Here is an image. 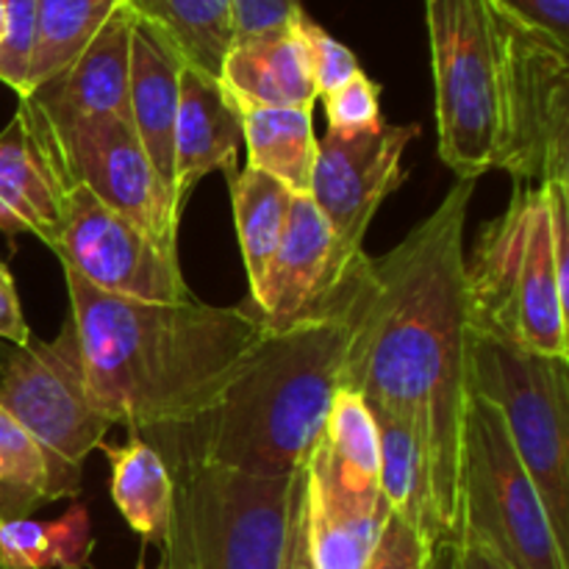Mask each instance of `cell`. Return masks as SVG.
Returning <instances> with one entry per match:
<instances>
[{
  "label": "cell",
  "instance_id": "cell-14",
  "mask_svg": "<svg viewBox=\"0 0 569 569\" xmlns=\"http://www.w3.org/2000/svg\"><path fill=\"white\" fill-rule=\"evenodd\" d=\"M72 187L42 109L26 94L14 120L0 131V231L33 233L50 248Z\"/></svg>",
  "mask_w": 569,
  "mask_h": 569
},
{
  "label": "cell",
  "instance_id": "cell-39",
  "mask_svg": "<svg viewBox=\"0 0 569 569\" xmlns=\"http://www.w3.org/2000/svg\"><path fill=\"white\" fill-rule=\"evenodd\" d=\"M426 569H456V539H439L428 553Z\"/></svg>",
  "mask_w": 569,
  "mask_h": 569
},
{
  "label": "cell",
  "instance_id": "cell-16",
  "mask_svg": "<svg viewBox=\"0 0 569 569\" xmlns=\"http://www.w3.org/2000/svg\"><path fill=\"white\" fill-rule=\"evenodd\" d=\"M242 148V111L220 83V78L183 64L172 153V200L183 211L192 189L211 170L237 178V156Z\"/></svg>",
  "mask_w": 569,
  "mask_h": 569
},
{
  "label": "cell",
  "instance_id": "cell-42",
  "mask_svg": "<svg viewBox=\"0 0 569 569\" xmlns=\"http://www.w3.org/2000/svg\"><path fill=\"white\" fill-rule=\"evenodd\" d=\"M159 569H167V567H164V565H161V567H159Z\"/></svg>",
  "mask_w": 569,
  "mask_h": 569
},
{
  "label": "cell",
  "instance_id": "cell-37",
  "mask_svg": "<svg viewBox=\"0 0 569 569\" xmlns=\"http://www.w3.org/2000/svg\"><path fill=\"white\" fill-rule=\"evenodd\" d=\"M0 339L11 342L14 348H26L31 342V328L22 317L14 278H11L9 267L3 261H0Z\"/></svg>",
  "mask_w": 569,
  "mask_h": 569
},
{
  "label": "cell",
  "instance_id": "cell-7",
  "mask_svg": "<svg viewBox=\"0 0 569 569\" xmlns=\"http://www.w3.org/2000/svg\"><path fill=\"white\" fill-rule=\"evenodd\" d=\"M433 70L439 159L478 181L498 170L500 42L489 0H422Z\"/></svg>",
  "mask_w": 569,
  "mask_h": 569
},
{
  "label": "cell",
  "instance_id": "cell-20",
  "mask_svg": "<svg viewBox=\"0 0 569 569\" xmlns=\"http://www.w3.org/2000/svg\"><path fill=\"white\" fill-rule=\"evenodd\" d=\"M220 83L239 111L315 109L317 100L295 26L233 39L220 67Z\"/></svg>",
  "mask_w": 569,
  "mask_h": 569
},
{
  "label": "cell",
  "instance_id": "cell-31",
  "mask_svg": "<svg viewBox=\"0 0 569 569\" xmlns=\"http://www.w3.org/2000/svg\"><path fill=\"white\" fill-rule=\"evenodd\" d=\"M328 114V133L337 137H359L383 126L381 120V83L367 72H359L333 92L322 94Z\"/></svg>",
  "mask_w": 569,
  "mask_h": 569
},
{
  "label": "cell",
  "instance_id": "cell-15",
  "mask_svg": "<svg viewBox=\"0 0 569 569\" xmlns=\"http://www.w3.org/2000/svg\"><path fill=\"white\" fill-rule=\"evenodd\" d=\"M337 281L333 233L309 194H295L287 228L259 292L248 300L267 331H283L309 317Z\"/></svg>",
  "mask_w": 569,
  "mask_h": 569
},
{
  "label": "cell",
  "instance_id": "cell-25",
  "mask_svg": "<svg viewBox=\"0 0 569 569\" xmlns=\"http://www.w3.org/2000/svg\"><path fill=\"white\" fill-rule=\"evenodd\" d=\"M228 187H231L233 226L250 281V298H253L283 237L295 194L281 181L250 167L237 172Z\"/></svg>",
  "mask_w": 569,
  "mask_h": 569
},
{
  "label": "cell",
  "instance_id": "cell-29",
  "mask_svg": "<svg viewBox=\"0 0 569 569\" xmlns=\"http://www.w3.org/2000/svg\"><path fill=\"white\" fill-rule=\"evenodd\" d=\"M42 503H50L42 450L0 409V522L26 520Z\"/></svg>",
  "mask_w": 569,
  "mask_h": 569
},
{
  "label": "cell",
  "instance_id": "cell-18",
  "mask_svg": "<svg viewBox=\"0 0 569 569\" xmlns=\"http://www.w3.org/2000/svg\"><path fill=\"white\" fill-rule=\"evenodd\" d=\"M133 14L120 6L89 48L53 81L33 89L44 117L53 122L92 114L128 117V64H131Z\"/></svg>",
  "mask_w": 569,
  "mask_h": 569
},
{
  "label": "cell",
  "instance_id": "cell-4",
  "mask_svg": "<svg viewBox=\"0 0 569 569\" xmlns=\"http://www.w3.org/2000/svg\"><path fill=\"white\" fill-rule=\"evenodd\" d=\"M470 331L539 356L569 359L567 287L559 281L545 187L515 183L465 259Z\"/></svg>",
  "mask_w": 569,
  "mask_h": 569
},
{
  "label": "cell",
  "instance_id": "cell-21",
  "mask_svg": "<svg viewBox=\"0 0 569 569\" xmlns=\"http://www.w3.org/2000/svg\"><path fill=\"white\" fill-rule=\"evenodd\" d=\"M98 450L109 456L111 465V495L126 517L128 526L144 539V542L161 545L167 537L172 517V472L159 456V450L142 439L139 433H131L126 445L100 442Z\"/></svg>",
  "mask_w": 569,
  "mask_h": 569
},
{
  "label": "cell",
  "instance_id": "cell-6",
  "mask_svg": "<svg viewBox=\"0 0 569 569\" xmlns=\"http://www.w3.org/2000/svg\"><path fill=\"white\" fill-rule=\"evenodd\" d=\"M470 392L500 411L556 542L569 556V359L472 331Z\"/></svg>",
  "mask_w": 569,
  "mask_h": 569
},
{
  "label": "cell",
  "instance_id": "cell-40",
  "mask_svg": "<svg viewBox=\"0 0 569 569\" xmlns=\"http://www.w3.org/2000/svg\"><path fill=\"white\" fill-rule=\"evenodd\" d=\"M6 33V0H0V39Z\"/></svg>",
  "mask_w": 569,
  "mask_h": 569
},
{
  "label": "cell",
  "instance_id": "cell-17",
  "mask_svg": "<svg viewBox=\"0 0 569 569\" xmlns=\"http://www.w3.org/2000/svg\"><path fill=\"white\" fill-rule=\"evenodd\" d=\"M378 426L370 406L350 389H339L326 431L306 461V481L320 498L345 506L387 503L378 483Z\"/></svg>",
  "mask_w": 569,
  "mask_h": 569
},
{
  "label": "cell",
  "instance_id": "cell-34",
  "mask_svg": "<svg viewBox=\"0 0 569 569\" xmlns=\"http://www.w3.org/2000/svg\"><path fill=\"white\" fill-rule=\"evenodd\" d=\"M303 14L300 0H231L233 39L256 37L276 28H292Z\"/></svg>",
  "mask_w": 569,
  "mask_h": 569
},
{
  "label": "cell",
  "instance_id": "cell-30",
  "mask_svg": "<svg viewBox=\"0 0 569 569\" xmlns=\"http://www.w3.org/2000/svg\"><path fill=\"white\" fill-rule=\"evenodd\" d=\"M295 33H298V42L303 48L306 64H309L311 81H315L317 98L333 92L342 83H348L350 78H356L361 70L359 59H356L353 50L348 44H342L339 39H333L326 28L317 26L309 14L300 17L295 22Z\"/></svg>",
  "mask_w": 569,
  "mask_h": 569
},
{
  "label": "cell",
  "instance_id": "cell-38",
  "mask_svg": "<svg viewBox=\"0 0 569 569\" xmlns=\"http://www.w3.org/2000/svg\"><path fill=\"white\" fill-rule=\"evenodd\" d=\"M456 569H503L483 548L470 542H456Z\"/></svg>",
  "mask_w": 569,
  "mask_h": 569
},
{
  "label": "cell",
  "instance_id": "cell-26",
  "mask_svg": "<svg viewBox=\"0 0 569 569\" xmlns=\"http://www.w3.org/2000/svg\"><path fill=\"white\" fill-rule=\"evenodd\" d=\"M309 550L315 569H367L389 520V506H345L320 498L306 481Z\"/></svg>",
  "mask_w": 569,
  "mask_h": 569
},
{
  "label": "cell",
  "instance_id": "cell-8",
  "mask_svg": "<svg viewBox=\"0 0 569 569\" xmlns=\"http://www.w3.org/2000/svg\"><path fill=\"white\" fill-rule=\"evenodd\" d=\"M456 542L478 545L503 569H569L503 417L481 395L467 403Z\"/></svg>",
  "mask_w": 569,
  "mask_h": 569
},
{
  "label": "cell",
  "instance_id": "cell-27",
  "mask_svg": "<svg viewBox=\"0 0 569 569\" xmlns=\"http://www.w3.org/2000/svg\"><path fill=\"white\" fill-rule=\"evenodd\" d=\"M120 6L122 0H37V50L28 94L64 72Z\"/></svg>",
  "mask_w": 569,
  "mask_h": 569
},
{
  "label": "cell",
  "instance_id": "cell-2",
  "mask_svg": "<svg viewBox=\"0 0 569 569\" xmlns=\"http://www.w3.org/2000/svg\"><path fill=\"white\" fill-rule=\"evenodd\" d=\"M70 322L94 400L131 433L189 426L237 378L267 333L253 306L139 303L64 270Z\"/></svg>",
  "mask_w": 569,
  "mask_h": 569
},
{
  "label": "cell",
  "instance_id": "cell-33",
  "mask_svg": "<svg viewBox=\"0 0 569 569\" xmlns=\"http://www.w3.org/2000/svg\"><path fill=\"white\" fill-rule=\"evenodd\" d=\"M431 548L433 545H428L411 522L389 515L367 569H426Z\"/></svg>",
  "mask_w": 569,
  "mask_h": 569
},
{
  "label": "cell",
  "instance_id": "cell-9",
  "mask_svg": "<svg viewBox=\"0 0 569 569\" xmlns=\"http://www.w3.org/2000/svg\"><path fill=\"white\" fill-rule=\"evenodd\" d=\"M0 409L39 445L50 500L81 492L83 465L111 420L94 400L76 328L67 320L50 342H28L0 361Z\"/></svg>",
  "mask_w": 569,
  "mask_h": 569
},
{
  "label": "cell",
  "instance_id": "cell-36",
  "mask_svg": "<svg viewBox=\"0 0 569 569\" xmlns=\"http://www.w3.org/2000/svg\"><path fill=\"white\" fill-rule=\"evenodd\" d=\"M281 569H315L309 550V515H306V467L298 472L292 503V526H289V545Z\"/></svg>",
  "mask_w": 569,
  "mask_h": 569
},
{
  "label": "cell",
  "instance_id": "cell-13",
  "mask_svg": "<svg viewBox=\"0 0 569 569\" xmlns=\"http://www.w3.org/2000/svg\"><path fill=\"white\" fill-rule=\"evenodd\" d=\"M420 137V126H387L359 137L326 133L317 142L309 198L333 233L337 281L365 250L367 228L383 200L409 178L403 153ZM333 281V283H337Z\"/></svg>",
  "mask_w": 569,
  "mask_h": 569
},
{
  "label": "cell",
  "instance_id": "cell-28",
  "mask_svg": "<svg viewBox=\"0 0 569 569\" xmlns=\"http://www.w3.org/2000/svg\"><path fill=\"white\" fill-rule=\"evenodd\" d=\"M94 537L89 511L72 506L61 520L0 522V561L9 569H83Z\"/></svg>",
  "mask_w": 569,
  "mask_h": 569
},
{
  "label": "cell",
  "instance_id": "cell-32",
  "mask_svg": "<svg viewBox=\"0 0 569 569\" xmlns=\"http://www.w3.org/2000/svg\"><path fill=\"white\" fill-rule=\"evenodd\" d=\"M37 50V0H6V33L0 39V81L20 98L28 94Z\"/></svg>",
  "mask_w": 569,
  "mask_h": 569
},
{
  "label": "cell",
  "instance_id": "cell-35",
  "mask_svg": "<svg viewBox=\"0 0 569 569\" xmlns=\"http://www.w3.org/2000/svg\"><path fill=\"white\" fill-rule=\"evenodd\" d=\"M489 3L569 48V0H489Z\"/></svg>",
  "mask_w": 569,
  "mask_h": 569
},
{
  "label": "cell",
  "instance_id": "cell-22",
  "mask_svg": "<svg viewBox=\"0 0 569 569\" xmlns=\"http://www.w3.org/2000/svg\"><path fill=\"white\" fill-rule=\"evenodd\" d=\"M370 411L376 417L378 456H381L378 483H381V495L389 511L411 522L428 545L448 539L442 522H439L437 506H433L431 476H428L426 453H422L415 428L387 411Z\"/></svg>",
  "mask_w": 569,
  "mask_h": 569
},
{
  "label": "cell",
  "instance_id": "cell-10",
  "mask_svg": "<svg viewBox=\"0 0 569 569\" xmlns=\"http://www.w3.org/2000/svg\"><path fill=\"white\" fill-rule=\"evenodd\" d=\"M492 17L500 42L498 170L528 187L569 183V48L498 6Z\"/></svg>",
  "mask_w": 569,
  "mask_h": 569
},
{
  "label": "cell",
  "instance_id": "cell-23",
  "mask_svg": "<svg viewBox=\"0 0 569 569\" xmlns=\"http://www.w3.org/2000/svg\"><path fill=\"white\" fill-rule=\"evenodd\" d=\"M139 22L161 33L183 64L220 78L233 44L231 0H122Z\"/></svg>",
  "mask_w": 569,
  "mask_h": 569
},
{
  "label": "cell",
  "instance_id": "cell-24",
  "mask_svg": "<svg viewBox=\"0 0 569 569\" xmlns=\"http://www.w3.org/2000/svg\"><path fill=\"white\" fill-rule=\"evenodd\" d=\"M242 142L250 170L276 178L292 194H309L317 161L311 109H244Z\"/></svg>",
  "mask_w": 569,
  "mask_h": 569
},
{
  "label": "cell",
  "instance_id": "cell-41",
  "mask_svg": "<svg viewBox=\"0 0 569 569\" xmlns=\"http://www.w3.org/2000/svg\"><path fill=\"white\" fill-rule=\"evenodd\" d=\"M0 569H9V567H3V561H0Z\"/></svg>",
  "mask_w": 569,
  "mask_h": 569
},
{
  "label": "cell",
  "instance_id": "cell-1",
  "mask_svg": "<svg viewBox=\"0 0 569 569\" xmlns=\"http://www.w3.org/2000/svg\"><path fill=\"white\" fill-rule=\"evenodd\" d=\"M476 181L448 198L398 248L361 250L320 306L345 322L342 389L415 428L448 539L459 531L461 439L470 403L465 222Z\"/></svg>",
  "mask_w": 569,
  "mask_h": 569
},
{
  "label": "cell",
  "instance_id": "cell-11",
  "mask_svg": "<svg viewBox=\"0 0 569 569\" xmlns=\"http://www.w3.org/2000/svg\"><path fill=\"white\" fill-rule=\"evenodd\" d=\"M50 250L64 270L111 298L139 303H187L194 298L178 267V244L150 237L78 183L67 194L64 222Z\"/></svg>",
  "mask_w": 569,
  "mask_h": 569
},
{
  "label": "cell",
  "instance_id": "cell-5",
  "mask_svg": "<svg viewBox=\"0 0 569 569\" xmlns=\"http://www.w3.org/2000/svg\"><path fill=\"white\" fill-rule=\"evenodd\" d=\"M167 569H281L292 526L298 472L259 478L228 467L172 465Z\"/></svg>",
  "mask_w": 569,
  "mask_h": 569
},
{
  "label": "cell",
  "instance_id": "cell-19",
  "mask_svg": "<svg viewBox=\"0 0 569 569\" xmlns=\"http://www.w3.org/2000/svg\"><path fill=\"white\" fill-rule=\"evenodd\" d=\"M183 59L178 50L148 22L133 17L131 64H128V120L172 192V153H176L178 92H181Z\"/></svg>",
  "mask_w": 569,
  "mask_h": 569
},
{
  "label": "cell",
  "instance_id": "cell-12",
  "mask_svg": "<svg viewBox=\"0 0 569 569\" xmlns=\"http://www.w3.org/2000/svg\"><path fill=\"white\" fill-rule=\"evenodd\" d=\"M48 126L72 183L89 189L100 203L137 222L150 237L178 244L181 211L126 114L48 120Z\"/></svg>",
  "mask_w": 569,
  "mask_h": 569
},
{
  "label": "cell",
  "instance_id": "cell-3",
  "mask_svg": "<svg viewBox=\"0 0 569 569\" xmlns=\"http://www.w3.org/2000/svg\"><path fill=\"white\" fill-rule=\"evenodd\" d=\"M345 322L331 306L283 331H267L214 409L189 426L148 431L164 465L203 461L259 478L306 467L342 389Z\"/></svg>",
  "mask_w": 569,
  "mask_h": 569
}]
</instances>
